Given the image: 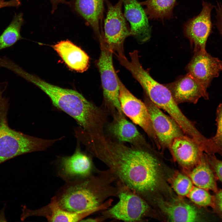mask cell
<instances>
[{
  "label": "cell",
  "mask_w": 222,
  "mask_h": 222,
  "mask_svg": "<svg viewBox=\"0 0 222 222\" xmlns=\"http://www.w3.org/2000/svg\"><path fill=\"white\" fill-rule=\"evenodd\" d=\"M97 156L108 167L121 186L139 195L153 191L158 186V162L146 150L109 138L101 143Z\"/></svg>",
  "instance_id": "1"
},
{
  "label": "cell",
  "mask_w": 222,
  "mask_h": 222,
  "mask_svg": "<svg viewBox=\"0 0 222 222\" xmlns=\"http://www.w3.org/2000/svg\"><path fill=\"white\" fill-rule=\"evenodd\" d=\"M111 172L97 170L90 176L69 182L56 197L60 207L73 213L94 212L110 206L122 188Z\"/></svg>",
  "instance_id": "2"
},
{
  "label": "cell",
  "mask_w": 222,
  "mask_h": 222,
  "mask_svg": "<svg viewBox=\"0 0 222 222\" xmlns=\"http://www.w3.org/2000/svg\"><path fill=\"white\" fill-rule=\"evenodd\" d=\"M24 78L43 91L55 107L73 118L84 131L92 135L104 134L106 121L104 112L78 92L51 84L27 72Z\"/></svg>",
  "instance_id": "3"
},
{
  "label": "cell",
  "mask_w": 222,
  "mask_h": 222,
  "mask_svg": "<svg viewBox=\"0 0 222 222\" xmlns=\"http://www.w3.org/2000/svg\"><path fill=\"white\" fill-rule=\"evenodd\" d=\"M7 85L2 89L0 85V164L18 156L43 151L58 139L47 140L25 134L10 128L8 125V98L3 96Z\"/></svg>",
  "instance_id": "4"
},
{
  "label": "cell",
  "mask_w": 222,
  "mask_h": 222,
  "mask_svg": "<svg viewBox=\"0 0 222 222\" xmlns=\"http://www.w3.org/2000/svg\"><path fill=\"white\" fill-rule=\"evenodd\" d=\"M101 52L97 63L104 97L120 114H124L119 99L118 76L115 72L112 61L113 51L105 40L104 36L99 39Z\"/></svg>",
  "instance_id": "5"
},
{
  "label": "cell",
  "mask_w": 222,
  "mask_h": 222,
  "mask_svg": "<svg viewBox=\"0 0 222 222\" xmlns=\"http://www.w3.org/2000/svg\"><path fill=\"white\" fill-rule=\"evenodd\" d=\"M106 2L108 10L104 21L105 40L116 55H124V41L131 35L122 11L123 0H119L114 6L107 0Z\"/></svg>",
  "instance_id": "6"
},
{
  "label": "cell",
  "mask_w": 222,
  "mask_h": 222,
  "mask_svg": "<svg viewBox=\"0 0 222 222\" xmlns=\"http://www.w3.org/2000/svg\"><path fill=\"white\" fill-rule=\"evenodd\" d=\"M119 201L103 212L105 219H113L126 222L140 221L146 212L148 206L140 196L122 187L118 195Z\"/></svg>",
  "instance_id": "7"
},
{
  "label": "cell",
  "mask_w": 222,
  "mask_h": 222,
  "mask_svg": "<svg viewBox=\"0 0 222 222\" xmlns=\"http://www.w3.org/2000/svg\"><path fill=\"white\" fill-rule=\"evenodd\" d=\"M118 80L119 87V99L123 113L156 142L157 138L146 104L133 95L118 77Z\"/></svg>",
  "instance_id": "8"
},
{
  "label": "cell",
  "mask_w": 222,
  "mask_h": 222,
  "mask_svg": "<svg viewBox=\"0 0 222 222\" xmlns=\"http://www.w3.org/2000/svg\"><path fill=\"white\" fill-rule=\"evenodd\" d=\"M202 6L199 14L188 19L183 27L184 35L193 46L194 52L206 50V42L212 28L211 15L214 6L202 0Z\"/></svg>",
  "instance_id": "9"
},
{
  "label": "cell",
  "mask_w": 222,
  "mask_h": 222,
  "mask_svg": "<svg viewBox=\"0 0 222 222\" xmlns=\"http://www.w3.org/2000/svg\"><path fill=\"white\" fill-rule=\"evenodd\" d=\"M194 53L186 69L187 73L207 89L213 79L222 71V61L212 56L206 50Z\"/></svg>",
  "instance_id": "10"
},
{
  "label": "cell",
  "mask_w": 222,
  "mask_h": 222,
  "mask_svg": "<svg viewBox=\"0 0 222 222\" xmlns=\"http://www.w3.org/2000/svg\"><path fill=\"white\" fill-rule=\"evenodd\" d=\"M153 127L158 140L165 147H169L175 138L184 135V133L176 122L163 113L151 101L146 104Z\"/></svg>",
  "instance_id": "11"
},
{
  "label": "cell",
  "mask_w": 222,
  "mask_h": 222,
  "mask_svg": "<svg viewBox=\"0 0 222 222\" xmlns=\"http://www.w3.org/2000/svg\"><path fill=\"white\" fill-rule=\"evenodd\" d=\"M165 85L178 104L184 102L195 104L202 97L206 100L209 99L207 89L188 73Z\"/></svg>",
  "instance_id": "12"
},
{
  "label": "cell",
  "mask_w": 222,
  "mask_h": 222,
  "mask_svg": "<svg viewBox=\"0 0 222 222\" xmlns=\"http://www.w3.org/2000/svg\"><path fill=\"white\" fill-rule=\"evenodd\" d=\"M97 170L91 158L77 148L71 156L61 158L59 173L71 182L88 176Z\"/></svg>",
  "instance_id": "13"
},
{
  "label": "cell",
  "mask_w": 222,
  "mask_h": 222,
  "mask_svg": "<svg viewBox=\"0 0 222 222\" xmlns=\"http://www.w3.org/2000/svg\"><path fill=\"white\" fill-rule=\"evenodd\" d=\"M124 16L130 22L131 35L140 43L149 40L151 29L144 10L137 0H123Z\"/></svg>",
  "instance_id": "14"
},
{
  "label": "cell",
  "mask_w": 222,
  "mask_h": 222,
  "mask_svg": "<svg viewBox=\"0 0 222 222\" xmlns=\"http://www.w3.org/2000/svg\"><path fill=\"white\" fill-rule=\"evenodd\" d=\"M169 147L176 160L185 166H191L198 162L203 151L196 142L187 136L175 138Z\"/></svg>",
  "instance_id": "15"
},
{
  "label": "cell",
  "mask_w": 222,
  "mask_h": 222,
  "mask_svg": "<svg viewBox=\"0 0 222 222\" xmlns=\"http://www.w3.org/2000/svg\"><path fill=\"white\" fill-rule=\"evenodd\" d=\"M53 47L70 69L80 72L88 69L89 56L70 41H61L53 45Z\"/></svg>",
  "instance_id": "16"
},
{
  "label": "cell",
  "mask_w": 222,
  "mask_h": 222,
  "mask_svg": "<svg viewBox=\"0 0 222 222\" xmlns=\"http://www.w3.org/2000/svg\"><path fill=\"white\" fill-rule=\"evenodd\" d=\"M24 214L26 217L30 216H41L45 217L50 222H76L93 213L92 212L73 213L66 211L60 206L56 196L46 206L35 210H27Z\"/></svg>",
  "instance_id": "17"
},
{
  "label": "cell",
  "mask_w": 222,
  "mask_h": 222,
  "mask_svg": "<svg viewBox=\"0 0 222 222\" xmlns=\"http://www.w3.org/2000/svg\"><path fill=\"white\" fill-rule=\"evenodd\" d=\"M104 0H76V11L93 29L99 38L101 34L100 26L103 16Z\"/></svg>",
  "instance_id": "18"
},
{
  "label": "cell",
  "mask_w": 222,
  "mask_h": 222,
  "mask_svg": "<svg viewBox=\"0 0 222 222\" xmlns=\"http://www.w3.org/2000/svg\"><path fill=\"white\" fill-rule=\"evenodd\" d=\"M110 132L120 142H127L134 145L140 143L142 136L136 127L125 117L124 114H117L109 127Z\"/></svg>",
  "instance_id": "19"
},
{
  "label": "cell",
  "mask_w": 222,
  "mask_h": 222,
  "mask_svg": "<svg viewBox=\"0 0 222 222\" xmlns=\"http://www.w3.org/2000/svg\"><path fill=\"white\" fill-rule=\"evenodd\" d=\"M161 207L171 221L195 222L197 219L198 212L195 208L184 202L165 203Z\"/></svg>",
  "instance_id": "20"
},
{
  "label": "cell",
  "mask_w": 222,
  "mask_h": 222,
  "mask_svg": "<svg viewBox=\"0 0 222 222\" xmlns=\"http://www.w3.org/2000/svg\"><path fill=\"white\" fill-rule=\"evenodd\" d=\"M144 6V10L150 20L170 19L173 17L174 8L177 0H146L139 2Z\"/></svg>",
  "instance_id": "21"
},
{
  "label": "cell",
  "mask_w": 222,
  "mask_h": 222,
  "mask_svg": "<svg viewBox=\"0 0 222 222\" xmlns=\"http://www.w3.org/2000/svg\"><path fill=\"white\" fill-rule=\"evenodd\" d=\"M190 176L192 183L197 187L216 191L214 175L206 159L202 155L199 164L191 172Z\"/></svg>",
  "instance_id": "22"
},
{
  "label": "cell",
  "mask_w": 222,
  "mask_h": 222,
  "mask_svg": "<svg viewBox=\"0 0 222 222\" xmlns=\"http://www.w3.org/2000/svg\"><path fill=\"white\" fill-rule=\"evenodd\" d=\"M23 19L22 13L16 14L0 36V50L10 47L22 39L20 33Z\"/></svg>",
  "instance_id": "23"
},
{
  "label": "cell",
  "mask_w": 222,
  "mask_h": 222,
  "mask_svg": "<svg viewBox=\"0 0 222 222\" xmlns=\"http://www.w3.org/2000/svg\"><path fill=\"white\" fill-rule=\"evenodd\" d=\"M188 195L192 202L200 206H210L212 203V196L206 189L197 187H193Z\"/></svg>",
  "instance_id": "24"
},
{
  "label": "cell",
  "mask_w": 222,
  "mask_h": 222,
  "mask_svg": "<svg viewBox=\"0 0 222 222\" xmlns=\"http://www.w3.org/2000/svg\"><path fill=\"white\" fill-rule=\"evenodd\" d=\"M192 182L187 176L182 174H178L173 181V187L179 195L184 196L188 194L193 188Z\"/></svg>",
  "instance_id": "25"
},
{
  "label": "cell",
  "mask_w": 222,
  "mask_h": 222,
  "mask_svg": "<svg viewBox=\"0 0 222 222\" xmlns=\"http://www.w3.org/2000/svg\"><path fill=\"white\" fill-rule=\"evenodd\" d=\"M217 130L215 135L210 139L216 153L222 155V103L218 106L216 112Z\"/></svg>",
  "instance_id": "26"
},
{
  "label": "cell",
  "mask_w": 222,
  "mask_h": 222,
  "mask_svg": "<svg viewBox=\"0 0 222 222\" xmlns=\"http://www.w3.org/2000/svg\"><path fill=\"white\" fill-rule=\"evenodd\" d=\"M206 155L208 161L212 166L219 179L222 182V160L217 159L214 154H208Z\"/></svg>",
  "instance_id": "27"
},
{
  "label": "cell",
  "mask_w": 222,
  "mask_h": 222,
  "mask_svg": "<svg viewBox=\"0 0 222 222\" xmlns=\"http://www.w3.org/2000/svg\"><path fill=\"white\" fill-rule=\"evenodd\" d=\"M216 12L215 25L220 34L222 36V2H217L214 6Z\"/></svg>",
  "instance_id": "28"
},
{
  "label": "cell",
  "mask_w": 222,
  "mask_h": 222,
  "mask_svg": "<svg viewBox=\"0 0 222 222\" xmlns=\"http://www.w3.org/2000/svg\"><path fill=\"white\" fill-rule=\"evenodd\" d=\"M20 4V0H0V9L6 7H17Z\"/></svg>",
  "instance_id": "29"
},
{
  "label": "cell",
  "mask_w": 222,
  "mask_h": 222,
  "mask_svg": "<svg viewBox=\"0 0 222 222\" xmlns=\"http://www.w3.org/2000/svg\"><path fill=\"white\" fill-rule=\"evenodd\" d=\"M216 200L217 207L222 213V190L217 193L216 195Z\"/></svg>",
  "instance_id": "30"
},
{
  "label": "cell",
  "mask_w": 222,
  "mask_h": 222,
  "mask_svg": "<svg viewBox=\"0 0 222 222\" xmlns=\"http://www.w3.org/2000/svg\"><path fill=\"white\" fill-rule=\"evenodd\" d=\"M51 1L52 3L53 8L54 9L56 8L58 3L65 2V0H51Z\"/></svg>",
  "instance_id": "31"
},
{
  "label": "cell",
  "mask_w": 222,
  "mask_h": 222,
  "mask_svg": "<svg viewBox=\"0 0 222 222\" xmlns=\"http://www.w3.org/2000/svg\"></svg>",
  "instance_id": "32"
}]
</instances>
